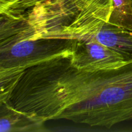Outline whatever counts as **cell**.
<instances>
[{"instance_id":"cell-1","label":"cell","mask_w":132,"mask_h":132,"mask_svg":"<svg viewBox=\"0 0 132 132\" xmlns=\"http://www.w3.org/2000/svg\"><path fill=\"white\" fill-rule=\"evenodd\" d=\"M70 55L26 69L0 102L44 123L62 119L110 128L132 120V59L114 69L88 70L74 67Z\"/></svg>"},{"instance_id":"cell-2","label":"cell","mask_w":132,"mask_h":132,"mask_svg":"<svg viewBox=\"0 0 132 132\" xmlns=\"http://www.w3.org/2000/svg\"><path fill=\"white\" fill-rule=\"evenodd\" d=\"M0 76L20 74L43 61L72 54L74 40L0 37Z\"/></svg>"},{"instance_id":"cell-3","label":"cell","mask_w":132,"mask_h":132,"mask_svg":"<svg viewBox=\"0 0 132 132\" xmlns=\"http://www.w3.org/2000/svg\"><path fill=\"white\" fill-rule=\"evenodd\" d=\"M68 59L74 67L88 70L114 69L128 61L121 54L95 39L74 40Z\"/></svg>"},{"instance_id":"cell-4","label":"cell","mask_w":132,"mask_h":132,"mask_svg":"<svg viewBox=\"0 0 132 132\" xmlns=\"http://www.w3.org/2000/svg\"><path fill=\"white\" fill-rule=\"evenodd\" d=\"M1 104L0 131H46L44 122L34 119L27 114L19 112L4 102Z\"/></svg>"},{"instance_id":"cell-5","label":"cell","mask_w":132,"mask_h":132,"mask_svg":"<svg viewBox=\"0 0 132 132\" xmlns=\"http://www.w3.org/2000/svg\"><path fill=\"white\" fill-rule=\"evenodd\" d=\"M112 12L110 22L132 32V0H111Z\"/></svg>"},{"instance_id":"cell-6","label":"cell","mask_w":132,"mask_h":132,"mask_svg":"<svg viewBox=\"0 0 132 132\" xmlns=\"http://www.w3.org/2000/svg\"><path fill=\"white\" fill-rule=\"evenodd\" d=\"M41 1L42 0H15L7 10L1 13L9 12L12 14H21L30 9Z\"/></svg>"},{"instance_id":"cell-7","label":"cell","mask_w":132,"mask_h":132,"mask_svg":"<svg viewBox=\"0 0 132 132\" xmlns=\"http://www.w3.org/2000/svg\"><path fill=\"white\" fill-rule=\"evenodd\" d=\"M15 0H0V13L9 9Z\"/></svg>"}]
</instances>
